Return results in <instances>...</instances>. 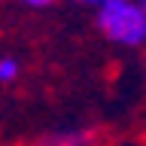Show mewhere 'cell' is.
I'll list each match as a JSON object with an SVG mask.
<instances>
[{
    "label": "cell",
    "mask_w": 146,
    "mask_h": 146,
    "mask_svg": "<svg viewBox=\"0 0 146 146\" xmlns=\"http://www.w3.org/2000/svg\"><path fill=\"white\" fill-rule=\"evenodd\" d=\"M98 27L119 46H140L146 43V9L134 0H110L98 6Z\"/></svg>",
    "instance_id": "cell-1"
},
{
    "label": "cell",
    "mask_w": 146,
    "mask_h": 146,
    "mask_svg": "<svg viewBox=\"0 0 146 146\" xmlns=\"http://www.w3.org/2000/svg\"><path fill=\"white\" fill-rule=\"evenodd\" d=\"M46 146H91V137L88 134H64L58 140H49Z\"/></svg>",
    "instance_id": "cell-2"
},
{
    "label": "cell",
    "mask_w": 146,
    "mask_h": 146,
    "mask_svg": "<svg viewBox=\"0 0 146 146\" xmlns=\"http://www.w3.org/2000/svg\"><path fill=\"white\" fill-rule=\"evenodd\" d=\"M15 73H18V61L15 58H3V61H0V79L3 82H12Z\"/></svg>",
    "instance_id": "cell-3"
},
{
    "label": "cell",
    "mask_w": 146,
    "mask_h": 146,
    "mask_svg": "<svg viewBox=\"0 0 146 146\" xmlns=\"http://www.w3.org/2000/svg\"><path fill=\"white\" fill-rule=\"evenodd\" d=\"M21 6H34V9H43V6H52L55 0H18Z\"/></svg>",
    "instance_id": "cell-4"
},
{
    "label": "cell",
    "mask_w": 146,
    "mask_h": 146,
    "mask_svg": "<svg viewBox=\"0 0 146 146\" xmlns=\"http://www.w3.org/2000/svg\"><path fill=\"white\" fill-rule=\"evenodd\" d=\"M76 3H82V6H104V3H110V0H76Z\"/></svg>",
    "instance_id": "cell-5"
},
{
    "label": "cell",
    "mask_w": 146,
    "mask_h": 146,
    "mask_svg": "<svg viewBox=\"0 0 146 146\" xmlns=\"http://www.w3.org/2000/svg\"><path fill=\"white\" fill-rule=\"evenodd\" d=\"M140 3H143V9H146V0H140Z\"/></svg>",
    "instance_id": "cell-6"
}]
</instances>
